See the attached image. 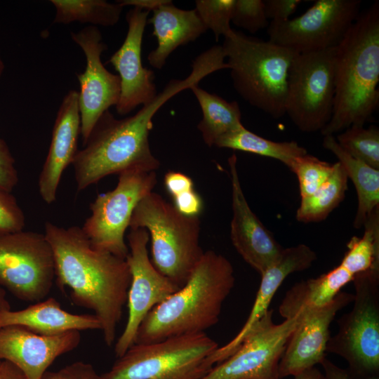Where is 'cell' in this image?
Wrapping results in <instances>:
<instances>
[{"label":"cell","instance_id":"7c38bea8","mask_svg":"<svg viewBox=\"0 0 379 379\" xmlns=\"http://www.w3.org/2000/svg\"><path fill=\"white\" fill-rule=\"evenodd\" d=\"M360 0H317L295 18L270 22L269 41L296 53L336 47L360 14Z\"/></svg>","mask_w":379,"mask_h":379},{"label":"cell","instance_id":"ba28073f","mask_svg":"<svg viewBox=\"0 0 379 379\" xmlns=\"http://www.w3.org/2000/svg\"><path fill=\"white\" fill-rule=\"evenodd\" d=\"M353 307L340 317L326 353L343 357L355 379L379 376V270L356 275Z\"/></svg>","mask_w":379,"mask_h":379},{"label":"cell","instance_id":"f6af8a7d","mask_svg":"<svg viewBox=\"0 0 379 379\" xmlns=\"http://www.w3.org/2000/svg\"><path fill=\"white\" fill-rule=\"evenodd\" d=\"M4 67H5L4 62L3 61L2 57L1 55V52H0V79H1V78L2 77L3 73H4Z\"/></svg>","mask_w":379,"mask_h":379},{"label":"cell","instance_id":"8fae6325","mask_svg":"<svg viewBox=\"0 0 379 379\" xmlns=\"http://www.w3.org/2000/svg\"><path fill=\"white\" fill-rule=\"evenodd\" d=\"M55 279L51 244L42 233L20 230L0 237V286L16 298L36 302Z\"/></svg>","mask_w":379,"mask_h":379},{"label":"cell","instance_id":"2e32d148","mask_svg":"<svg viewBox=\"0 0 379 379\" xmlns=\"http://www.w3.org/2000/svg\"><path fill=\"white\" fill-rule=\"evenodd\" d=\"M353 299L354 294L341 291L323 307L305 308L295 314L299 315V321L279 364L281 379L321 364L326 358L331 337L329 326L337 312L352 302Z\"/></svg>","mask_w":379,"mask_h":379},{"label":"cell","instance_id":"5bb4252c","mask_svg":"<svg viewBox=\"0 0 379 379\" xmlns=\"http://www.w3.org/2000/svg\"><path fill=\"white\" fill-rule=\"evenodd\" d=\"M129 253L126 258L131 273L127 295L128 315L125 328L114 345L118 358L135 343L138 330L147 314L180 287L159 272L150 260L148 232L131 229L127 236Z\"/></svg>","mask_w":379,"mask_h":379},{"label":"cell","instance_id":"d6986e66","mask_svg":"<svg viewBox=\"0 0 379 379\" xmlns=\"http://www.w3.org/2000/svg\"><path fill=\"white\" fill-rule=\"evenodd\" d=\"M80 341L78 331L44 335L21 326H7L0 328V360L15 365L28 379H41L58 357L77 348Z\"/></svg>","mask_w":379,"mask_h":379},{"label":"cell","instance_id":"74e56055","mask_svg":"<svg viewBox=\"0 0 379 379\" xmlns=\"http://www.w3.org/2000/svg\"><path fill=\"white\" fill-rule=\"evenodd\" d=\"M173 199L175 208L185 215L199 216L202 211V199L194 189L176 196Z\"/></svg>","mask_w":379,"mask_h":379},{"label":"cell","instance_id":"4316f807","mask_svg":"<svg viewBox=\"0 0 379 379\" xmlns=\"http://www.w3.org/2000/svg\"><path fill=\"white\" fill-rule=\"evenodd\" d=\"M348 178L340 162L326 181L312 194L301 198L296 211L298 221L309 223L325 220L343 201L348 189Z\"/></svg>","mask_w":379,"mask_h":379},{"label":"cell","instance_id":"f546056e","mask_svg":"<svg viewBox=\"0 0 379 379\" xmlns=\"http://www.w3.org/2000/svg\"><path fill=\"white\" fill-rule=\"evenodd\" d=\"M335 138L350 155L379 169V129L376 126H351Z\"/></svg>","mask_w":379,"mask_h":379},{"label":"cell","instance_id":"ffe728a7","mask_svg":"<svg viewBox=\"0 0 379 379\" xmlns=\"http://www.w3.org/2000/svg\"><path fill=\"white\" fill-rule=\"evenodd\" d=\"M80 128L78 91L70 90L58 110L48 152L38 180L40 197L48 204L55 201L62 173L72 164L79 150Z\"/></svg>","mask_w":379,"mask_h":379},{"label":"cell","instance_id":"5b68a950","mask_svg":"<svg viewBox=\"0 0 379 379\" xmlns=\"http://www.w3.org/2000/svg\"><path fill=\"white\" fill-rule=\"evenodd\" d=\"M222 47L237 93L273 118L285 115L288 72L296 53L234 29Z\"/></svg>","mask_w":379,"mask_h":379},{"label":"cell","instance_id":"f1b7e54d","mask_svg":"<svg viewBox=\"0 0 379 379\" xmlns=\"http://www.w3.org/2000/svg\"><path fill=\"white\" fill-rule=\"evenodd\" d=\"M55 8L54 23L67 25L73 22L91 26L111 27L119 20L123 6L116 1L105 0H51Z\"/></svg>","mask_w":379,"mask_h":379},{"label":"cell","instance_id":"60d3db41","mask_svg":"<svg viewBox=\"0 0 379 379\" xmlns=\"http://www.w3.org/2000/svg\"><path fill=\"white\" fill-rule=\"evenodd\" d=\"M123 7L131 6L144 11H152L154 9L170 3V0H118Z\"/></svg>","mask_w":379,"mask_h":379},{"label":"cell","instance_id":"7a4b0ae2","mask_svg":"<svg viewBox=\"0 0 379 379\" xmlns=\"http://www.w3.org/2000/svg\"><path fill=\"white\" fill-rule=\"evenodd\" d=\"M44 234L54 254L56 285L69 289L74 305L94 312L105 344L112 346L131 283L126 259L94 248L78 226L46 222Z\"/></svg>","mask_w":379,"mask_h":379},{"label":"cell","instance_id":"44dd1931","mask_svg":"<svg viewBox=\"0 0 379 379\" xmlns=\"http://www.w3.org/2000/svg\"><path fill=\"white\" fill-rule=\"evenodd\" d=\"M317 258L316 253L303 244L283 249L279 258L260 275L261 281L254 303L241 329L230 342L218 347L210 357L213 366L232 354L253 325L269 311L274 294L286 277L293 272L309 269Z\"/></svg>","mask_w":379,"mask_h":379},{"label":"cell","instance_id":"ab89813d","mask_svg":"<svg viewBox=\"0 0 379 379\" xmlns=\"http://www.w3.org/2000/svg\"><path fill=\"white\" fill-rule=\"evenodd\" d=\"M321 365L324 371V379H355L347 369L336 366L326 357L322 361ZM366 379H379V376H373Z\"/></svg>","mask_w":379,"mask_h":379},{"label":"cell","instance_id":"7402d4cb","mask_svg":"<svg viewBox=\"0 0 379 379\" xmlns=\"http://www.w3.org/2000/svg\"><path fill=\"white\" fill-rule=\"evenodd\" d=\"M21 326L44 335H55L72 331L101 330L95 314H77L63 310L54 298L34 302L25 309L0 312V328Z\"/></svg>","mask_w":379,"mask_h":379},{"label":"cell","instance_id":"d590c367","mask_svg":"<svg viewBox=\"0 0 379 379\" xmlns=\"http://www.w3.org/2000/svg\"><path fill=\"white\" fill-rule=\"evenodd\" d=\"M41 379H102L94 367L86 362L77 361L60 370L47 371Z\"/></svg>","mask_w":379,"mask_h":379},{"label":"cell","instance_id":"b9f144b4","mask_svg":"<svg viewBox=\"0 0 379 379\" xmlns=\"http://www.w3.org/2000/svg\"><path fill=\"white\" fill-rule=\"evenodd\" d=\"M0 379H28L15 365L6 360H0Z\"/></svg>","mask_w":379,"mask_h":379},{"label":"cell","instance_id":"cb8c5ba5","mask_svg":"<svg viewBox=\"0 0 379 379\" xmlns=\"http://www.w3.org/2000/svg\"><path fill=\"white\" fill-rule=\"evenodd\" d=\"M354 277L340 262L318 277L297 282L286 293L279 307L280 315L286 319L303 309L323 307L330 303Z\"/></svg>","mask_w":379,"mask_h":379},{"label":"cell","instance_id":"ac0fdd59","mask_svg":"<svg viewBox=\"0 0 379 379\" xmlns=\"http://www.w3.org/2000/svg\"><path fill=\"white\" fill-rule=\"evenodd\" d=\"M237 157L228 159L232 184V243L244 261L261 275L279 257L284 248L251 209L237 171Z\"/></svg>","mask_w":379,"mask_h":379},{"label":"cell","instance_id":"52a82bcc","mask_svg":"<svg viewBox=\"0 0 379 379\" xmlns=\"http://www.w3.org/2000/svg\"><path fill=\"white\" fill-rule=\"evenodd\" d=\"M206 333L135 343L117 358L102 379H201L213 366L218 348Z\"/></svg>","mask_w":379,"mask_h":379},{"label":"cell","instance_id":"d6a6232c","mask_svg":"<svg viewBox=\"0 0 379 379\" xmlns=\"http://www.w3.org/2000/svg\"><path fill=\"white\" fill-rule=\"evenodd\" d=\"M231 22L251 34L268 27L262 0H234Z\"/></svg>","mask_w":379,"mask_h":379},{"label":"cell","instance_id":"30bf717a","mask_svg":"<svg viewBox=\"0 0 379 379\" xmlns=\"http://www.w3.org/2000/svg\"><path fill=\"white\" fill-rule=\"evenodd\" d=\"M117 186L98 194L90 204L91 215L81 229L91 246L126 259L129 249L124 235L137 204L157 185L156 171L120 173Z\"/></svg>","mask_w":379,"mask_h":379},{"label":"cell","instance_id":"7bdbcfd3","mask_svg":"<svg viewBox=\"0 0 379 379\" xmlns=\"http://www.w3.org/2000/svg\"><path fill=\"white\" fill-rule=\"evenodd\" d=\"M294 379H324L323 373L315 366L306 369L295 375Z\"/></svg>","mask_w":379,"mask_h":379},{"label":"cell","instance_id":"ee69618b","mask_svg":"<svg viewBox=\"0 0 379 379\" xmlns=\"http://www.w3.org/2000/svg\"><path fill=\"white\" fill-rule=\"evenodd\" d=\"M11 308V305L6 298V290L0 286V312L10 310Z\"/></svg>","mask_w":379,"mask_h":379},{"label":"cell","instance_id":"3957f363","mask_svg":"<svg viewBox=\"0 0 379 379\" xmlns=\"http://www.w3.org/2000/svg\"><path fill=\"white\" fill-rule=\"evenodd\" d=\"M379 2L360 13L340 43L335 58V97L331 120L321 130L333 135L364 126L379 103Z\"/></svg>","mask_w":379,"mask_h":379},{"label":"cell","instance_id":"8d00e7d4","mask_svg":"<svg viewBox=\"0 0 379 379\" xmlns=\"http://www.w3.org/2000/svg\"><path fill=\"white\" fill-rule=\"evenodd\" d=\"M301 0H265V11L270 22H284L289 20L293 14Z\"/></svg>","mask_w":379,"mask_h":379},{"label":"cell","instance_id":"836d02e7","mask_svg":"<svg viewBox=\"0 0 379 379\" xmlns=\"http://www.w3.org/2000/svg\"><path fill=\"white\" fill-rule=\"evenodd\" d=\"M25 215L11 192L0 189V237L22 230Z\"/></svg>","mask_w":379,"mask_h":379},{"label":"cell","instance_id":"6da1fadb","mask_svg":"<svg viewBox=\"0 0 379 379\" xmlns=\"http://www.w3.org/2000/svg\"><path fill=\"white\" fill-rule=\"evenodd\" d=\"M220 69L218 58L205 51L194 58L187 77L170 80L152 101L142 105L135 114L119 119L106 111L73 161L77 192L109 175L128 171H156L160 162L152 152L149 142L154 114L173 96L199 85L204 78Z\"/></svg>","mask_w":379,"mask_h":379},{"label":"cell","instance_id":"8992f818","mask_svg":"<svg viewBox=\"0 0 379 379\" xmlns=\"http://www.w3.org/2000/svg\"><path fill=\"white\" fill-rule=\"evenodd\" d=\"M129 227L148 232L153 265L178 286H182L204 253L200 245L199 216L180 213L152 191L137 204Z\"/></svg>","mask_w":379,"mask_h":379},{"label":"cell","instance_id":"4dcf8cb0","mask_svg":"<svg viewBox=\"0 0 379 379\" xmlns=\"http://www.w3.org/2000/svg\"><path fill=\"white\" fill-rule=\"evenodd\" d=\"M298 178L300 198L309 196L319 188L329 178L334 164L319 159L309 154L297 157L288 167Z\"/></svg>","mask_w":379,"mask_h":379},{"label":"cell","instance_id":"e575fe53","mask_svg":"<svg viewBox=\"0 0 379 379\" xmlns=\"http://www.w3.org/2000/svg\"><path fill=\"white\" fill-rule=\"evenodd\" d=\"M18 180L15 159L6 142L0 138V189L12 192Z\"/></svg>","mask_w":379,"mask_h":379},{"label":"cell","instance_id":"484cf974","mask_svg":"<svg viewBox=\"0 0 379 379\" xmlns=\"http://www.w3.org/2000/svg\"><path fill=\"white\" fill-rule=\"evenodd\" d=\"M190 89L201 109L202 119L197 128L206 145L215 146L220 138L244 126L241 109L237 101L228 102L204 90L199 85Z\"/></svg>","mask_w":379,"mask_h":379},{"label":"cell","instance_id":"f35d334b","mask_svg":"<svg viewBox=\"0 0 379 379\" xmlns=\"http://www.w3.org/2000/svg\"><path fill=\"white\" fill-rule=\"evenodd\" d=\"M164 182L167 192L172 198L194 190L192 178L178 171H168L164 175Z\"/></svg>","mask_w":379,"mask_h":379},{"label":"cell","instance_id":"d4e9b609","mask_svg":"<svg viewBox=\"0 0 379 379\" xmlns=\"http://www.w3.org/2000/svg\"><path fill=\"white\" fill-rule=\"evenodd\" d=\"M322 145L336 157L355 187L358 205L353 226L362 228L368 216L379 207V169L350 155L340 147L334 135H324Z\"/></svg>","mask_w":379,"mask_h":379},{"label":"cell","instance_id":"277c9868","mask_svg":"<svg viewBox=\"0 0 379 379\" xmlns=\"http://www.w3.org/2000/svg\"><path fill=\"white\" fill-rule=\"evenodd\" d=\"M234 283L231 262L214 251H204L185 284L147 314L135 343L206 333L219 321Z\"/></svg>","mask_w":379,"mask_h":379},{"label":"cell","instance_id":"83f0119b","mask_svg":"<svg viewBox=\"0 0 379 379\" xmlns=\"http://www.w3.org/2000/svg\"><path fill=\"white\" fill-rule=\"evenodd\" d=\"M215 146L272 158L288 168L297 157L307 154L306 149L295 141H272L255 134L244 126L220 138Z\"/></svg>","mask_w":379,"mask_h":379},{"label":"cell","instance_id":"9c48e42d","mask_svg":"<svg viewBox=\"0 0 379 379\" xmlns=\"http://www.w3.org/2000/svg\"><path fill=\"white\" fill-rule=\"evenodd\" d=\"M336 47L296 53L288 77L285 115L302 132L321 131L331 120L335 97Z\"/></svg>","mask_w":379,"mask_h":379},{"label":"cell","instance_id":"9a60e30c","mask_svg":"<svg viewBox=\"0 0 379 379\" xmlns=\"http://www.w3.org/2000/svg\"><path fill=\"white\" fill-rule=\"evenodd\" d=\"M71 38L83 51L86 62L84 71L77 74L80 86V135L84 144L100 117L118 103L120 79L102 62L101 55L107 46L97 27L90 25L77 32H72Z\"/></svg>","mask_w":379,"mask_h":379},{"label":"cell","instance_id":"603a6c76","mask_svg":"<svg viewBox=\"0 0 379 379\" xmlns=\"http://www.w3.org/2000/svg\"><path fill=\"white\" fill-rule=\"evenodd\" d=\"M147 23L152 25V34L157 41V46L149 52L147 60L158 69L163 68L178 47L195 41L208 30L195 8L181 9L172 1L152 11Z\"/></svg>","mask_w":379,"mask_h":379},{"label":"cell","instance_id":"e0dca14e","mask_svg":"<svg viewBox=\"0 0 379 379\" xmlns=\"http://www.w3.org/2000/svg\"><path fill=\"white\" fill-rule=\"evenodd\" d=\"M149 11L133 7L126 13L128 31L119 48L107 62L119 73L120 96L116 110L126 115L138 106L145 105L158 94L154 73L142 63V44Z\"/></svg>","mask_w":379,"mask_h":379},{"label":"cell","instance_id":"1f68e13d","mask_svg":"<svg viewBox=\"0 0 379 379\" xmlns=\"http://www.w3.org/2000/svg\"><path fill=\"white\" fill-rule=\"evenodd\" d=\"M234 0H197L195 10L206 27L218 41L233 29L230 26Z\"/></svg>","mask_w":379,"mask_h":379},{"label":"cell","instance_id":"4fadbf2b","mask_svg":"<svg viewBox=\"0 0 379 379\" xmlns=\"http://www.w3.org/2000/svg\"><path fill=\"white\" fill-rule=\"evenodd\" d=\"M272 310L255 323L228 358L201 379H281L279 364L299 315L275 324Z\"/></svg>","mask_w":379,"mask_h":379}]
</instances>
